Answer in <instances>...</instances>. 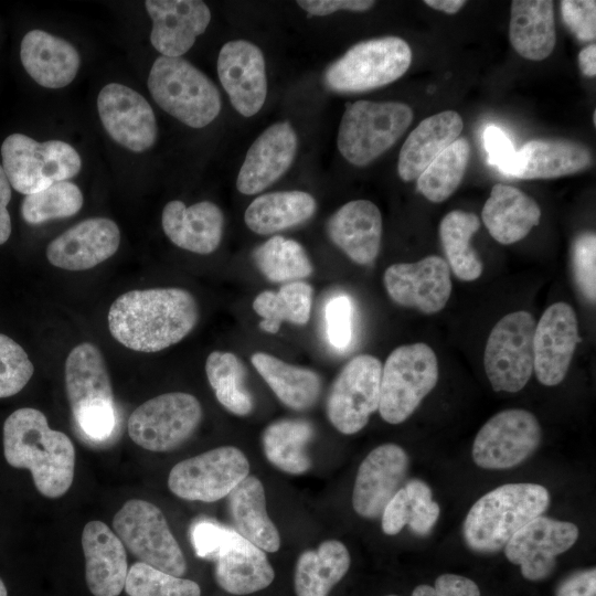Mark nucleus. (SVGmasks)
Returning <instances> with one entry per match:
<instances>
[{
  "label": "nucleus",
  "instance_id": "obj_20",
  "mask_svg": "<svg viewBox=\"0 0 596 596\" xmlns=\"http://www.w3.org/2000/svg\"><path fill=\"white\" fill-rule=\"evenodd\" d=\"M408 467V455L396 444H383L370 451L354 481V511L366 519L381 517L385 505L403 487Z\"/></svg>",
  "mask_w": 596,
  "mask_h": 596
},
{
  "label": "nucleus",
  "instance_id": "obj_10",
  "mask_svg": "<svg viewBox=\"0 0 596 596\" xmlns=\"http://www.w3.org/2000/svg\"><path fill=\"white\" fill-rule=\"evenodd\" d=\"M113 529L139 562L179 577L187 572L183 552L156 504L128 500L115 514Z\"/></svg>",
  "mask_w": 596,
  "mask_h": 596
},
{
  "label": "nucleus",
  "instance_id": "obj_1",
  "mask_svg": "<svg viewBox=\"0 0 596 596\" xmlns=\"http://www.w3.org/2000/svg\"><path fill=\"white\" fill-rule=\"evenodd\" d=\"M107 319L110 334L124 347L158 352L193 330L199 307L193 295L182 288L130 290L111 304Z\"/></svg>",
  "mask_w": 596,
  "mask_h": 596
},
{
  "label": "nucleus",
  "instance_id": "obj_51",
  "mask_svg": "<svg viewBox=\"0 0 596 596\" xmlns=\"http://www.w3.org/2000/svg\"><path fill=\"white\" fill-rule=\"evenodd\" d=\"M561 11L564 23L579 41L596 36V2L594 0H563Z\"/></svg>",
  "mask_w": 596,
  "mask_h": 596
},
{
  "label": "nucleus",
  "instance_id": "obj_47",
  "mask_svg": "<svg viewBox=\"0 0 596 596\" xmlns=\"http://www.w3.org/2000/svg\"><path fill=\"white\" fill-rule=\"evenodd\" d=\"M403 488L408 498L407 525L419 536L429 534L440 513L439 504L432 499L430 487L419 479H411Z\"/></svg>",
  "mask_w": 596,
  "mask_h": 596
},
{
  "label": "nucleus",
  "instance_id": "obj_39",
  "mask_svg": "<svg viewBox=\"0 0 596 596\" xmlns=\"http://www.w3.org/2000/svg\"><path fill=\"white\" fill-rule=\"evenodd\" d=\"M479 227L478 216L461 210L450 211L439 224V238L447 264L456 277L464 281L478 279L483 270L481 260L470 245Z\"/></svg>",
  "mask_w": 596,
  "mask_h": 596
},
{
  "label": "nucleus",
  "instance_id": "obj_48",
  "mask_svg": "<svg viewBox=\"0 0 596 596\" xmlns=\"http://www.w3.org/2000/svg\"><path fill=\"white\" fill-rule=\"evenodd\" d=\"M575 281L590 302L596 299V236L594 232L578 235L572 246Z\"/></svg>",
  "mask_w": 596,
  "mask_h": 596
},
{
  "label": "nucleus",
  "instance_id": "obj_21",
  "mask_svg": "<svg viewBox=\"0 0 596 596\" xmlns=\"http://www.w3.org/2000/svg\"><path fill=\"white\" fill-rule=\"evenodd\" d=\"M217 74L233 107L252 117L267 96L265 60L259 47L245 40L225 43L217 57Z\"/></svg>",
  "mask_w": 596,
  "mask_h": 596
},
{
  "label": "nucleus",
  "instance_id": "obj_26",
  "mask_svg": "<svg viewBox=\"0 0 596 596\" xmlns=\"http://www.w3.org/2000/svg\"><path fill=\"white\" fill-rule=\"evenodd\" d=\"M330 240L354 263L371 264L380 252L382 216L369 200H354L342 205L327 224Z\"/></svg>",
  "mask_w": 596,
  "mask_h": 596
},
{
  "label": "nucleus",
  "instance_id": "obj_40",
  "mask_svg": "<svg viewBox=\"0 0 596 596\" xmlns=\"http://www.w3.org/2000/svg\"><path fill=\"white\" fill-rule=\"evenodd\" d=\"M312 287L302 280L283 285L277 292L265 290L256 296L253 309L263 319L262 330L276 333L283 321L306 324L310 318Z\"/></svg>",
  "mask_w": 596,
  "mask_h": 596
},
{
  "label": "nucleus",
  "instance_id": "obj_43",
  "mask_svg": "<svg viewBox=\"0 0 596 596\" xmlns=\"http://www.w3.org/2000/svg\"><path fill=\"white\" fill-rule=\"evenodd\" d=\"M469 157V142L466 138H458L418 177L417 191L434 203L447 200L459 187Z\"/></svg>",
  "mask_w": 596,
  "mask_h": 596
},
{
  "label": "nucleus",
  "instance_id": "obj_37",
  "mask_svg": "<svg viewBox=\"0 0 596 596\" xmlns=\"http://www.w3.org/2000/svg\"><path fill=\"white\" fill-rule=\"evenodd\" d=\"M351 564L347 546L338 540L322 542L317 551L304 552L296 564L297 596H328L347 574Z\"/></svg>",
  "mask_w": 596,
  "mask_h": 596
},
{
  "label": "nucleus",
  "instance_id": "obj_8",
  "mask_svg": "<svg viewBox=\"0 0 596 596\" xmlns=\"http://www.w3.org/2000/svg\"><path fill=\"white\" fill-rule=\"evenodd\" d=\"M1 157L10 185L25 195L75 177L82 167L81 157L71 145L61 140L38 142L22 134L4 139Z\"/></svg>",
  "mask_w": 596,
  "mask_h": 596
},
{
  "label": "nucleus",
  "instance_id": "obj_25",
  "mask_svg": "<svg viewBox=\"0 0 596 596\" xmlns=\"http://www.w3.org/2000/svg\"><path fill=\"white\" fill-rule=\"evenodd\" d=\"M85 579L94 596H118L128 573L126 547L104 522L92 520L82 532Z\"/></svg>",
  "mask_w": 596,
  "mask_h": 596
},
{
  "label": "nucleus",
  "instance_id": "obj_46",
  "mask_svg": "<svg viewBox=\"0 0 596 596\" xmlns=\"http://www.w3.org/2000/svg\"><path fill=\"white\" fill-rule=\"evenodd\" d=\"M34 366L24 349L0 333V398L19 393L31 380Z\"/></svg>",
  "mask_w": 596,
  "mask_h": 596
},
{
  "label": "nucleus",
  "instance_id": "obj_28",
  "mask_svg": "<svg viewBox=\"0 0 596 596\" xmlns=\"http://www.w3.org/2000/svg\"><path fill=\"white\" fill-rule=\"evenodd\" d=\"M215 579L233 595L262 590L274 581V570L265 551L231 530L216 557Z\"/></svg>",
  "mask_w": 596,
  "mask_h": 596
},
{
  "label": "nucleus",
  "instance_id": "obj_6",
  "mask_svg": "<svg viewBox=\"0 0 596 596\" xmlns=\"http://www.w3.org/2000/svg\"><path fill=\"white\" fill-rule=\"evenodd\" d=\"M413 110L398 102L358 100L347 105L338 149L354 166H366L390 149L413 121Z\"/></svg>",
  "mask_w": 596,
  "mask_h": 596
},
{
  "label": "nucleus",
  "instance_id": "obj_45",
  "mask_svg": "<svg viewBox=\"0 0 596 596\" xmlns=\"http://www.w3.org/2000/svg\"><path fill=\"white\" fill-rule=\"evenodd\" d=\"M128 596H200V586L142 562L128 568L124 587Z\"/></svg>",
  "mask_w": 596,
  "mask_h": 596
},
{
  "label": "nucleus",
  "instance_id": "obj_23",
  "mask_svg": "<svg viewBox=\"0 0 596 596\" xmlns=\"http://www.w3.org/2000/svg\"><path fill=\"white\" fill-rule=\"evenodd\" d=\"M145 7L152 20L150 42L162 56L187 53L211 20L210 9L199 0H148Z\"/></svg>",
  "mask_w": 596,
  "mask_h": 596
},
{
  "label": "nucleus",
  "instance_id": "obj_44",
  "mask_svg": "<svg viewBox=\"0 0 596 596\" xmlns=\"http://www.w3.org/2000/svg\"><path fill=\"white\" fill-rule=\"evenodd\" d=\"M83 202V194L76 184L60 181L26 195L21 204V214L26 223L36 225L75 215L82 209Z\"/></svg>",
  "mask_w": 596,
  "mask_h": 596
},
{
  "label": "nucleus",
  "instance_id": "obj_62",
  "mask_svg": "<svg viewBox=\"0 0 596 596\" xmlns=\"http://www.w3.org/2000/svg\"><path fill=\"white\" fill-rule=\"evenodd\" d=\"M386 596H396V595H386Z\"/></svg>",
  "mask_w": 596,
  "mask_h": 596
},
{
  "label": "nucleus",
  "instance_id": "obj_49",
  "mask_svg": "<svg viewBox=\"0 0 596 596\" xmlns=\"http://www.w3.org/2000/svg\"><path fill=\"white\" fill-rule=\"evenodd\" d=\"M353 307L351 300L340 295L326 306L324 318L329 342L336 349H345L352 339Z\"/></svg>",
  "mask_w": 596,
  "mask_h": 596
},
{
  "label": "nucleus",
  "instance_id": "obj_12",
  "mask_svg": "<svg viewBox=\"0 0 596 596\" xmlns=\"http://www.w3.org/2000/svg\"><path fill=\"white\" fill-rule=\"evenodd\" d=\"M535 320L528 311L502 317L492 328L485 347V371L496 392L517 393L533 372Z\"/></svg>",
  "mask_w": 596,
  "mask_h": 596
},
{
  "label": "nucleus",
  "instance_id": "obj_30",
  "mask_svg": "<svg viewBox=\"0 0 596 596\" xmlns=\"http://www.w3.org/2000/svg\"><path fill=\"white\" fill-rule=\"evenodd\" d=\"M464 123L454 110L422 120L401 148L397 171L403 181L417 180L424 170L459 138Z\"/></svg>",
  "mask_w": 596,
  "mask_h": 596
},
{
  "label": "nucleus",
  "instance_id": "obj_34",
  "mask_svg": "<svg viewBox=\"0 0 596 596\" xmlns=\"http://www.w3.org/2000/svg\"><path fill=\"white\" fill-rule=\"evenodd\" d=\"M227 497L234 530L263 551L277 552L280 536L267 514L262 481L255 476H247Z\"/></svg>",
  "mask_w": 596,
  "mask_h": 596
},
{
  "label": "nucleus",
  "instance_id": "obj_55",
  "mask_svg": "<svg viewBox=\"0 0 596 596\" xmlns=\"http://www.w3.org/2000/svg\"><path fill=\"white\" fill-rule=\"evenodd\" d=\"M555 596H596V568L573 572L556 587Z\"/></svg>",
  "mask_w": 596,
  "mask_h": 596
},
{
  "label": "nucleus",
  "instance_id": "obj_50",
  "mask_svg": "<svg viewBox=\"0 0 596 596\" xmlns=\"http://www.w3.org/2000/svg\"><path fill=\"white\" fill-rule=\"evenodd\" d=\"M231 530L212 519L195 520L190 528V539L196 556L215 561Z\"/></svg>",
  "mask_w": 596,
  "mask_h": 596
},
{
  "label": "nucleus",
  "instance_id": "obj_36",
  "mask_svg": "<svg viewBox=\"0 0 596 596\" xmlns=\"http://www.w3.org/2000/svg\"><path fill=\"white\" fill-rule=\"evenodd\" d=\"M316 201L304 191L270 192L257 196L247 206L244 221L256 234L269 235L309 220L316 212Z\"/></svg>",
  "mask_w": 596,
  "mask_h": 596
},
{
  "label": "nucleus",
  "instance_id": "obj_17",
  "mask_svg": "<svg viewBox=\"0 0 596 596\" xmlns=\"http://www.w3.org/2000/svg\"><path fill=\"white\" fill-rule=\"evenodd\" d=\"M383 281L394 302L427 315L440 311L451 294L450 268L436 255L416 263L393 264L386 268Z\"/></svg>",
  "mask_w": 596,
  "mask_h": 596
},
{
  "label": "nucleus",
  "instance_id": "obj_3",
  "mask_svg": "<svg viewBox=\"0 0 596 596\" xmlns=\"http://www.w3.org/2000/svg\"><path fill=\"white\" fill-rule=\"evenodd\" d=\"M549 505L550 493L541 485H502L472 504L464 522V540L473 552H498Z\"/></svg>",
  "mask_w": 596,
  "mask_h": 596
},
{
  "label": "nucleus",
  "instance_id": "obj_54",
  "mask_svg": "<svg viewBox=\"0 0 596 596\" xmlns=\"http://www.w3.org/2000/svg\"><path fill=\"white\" fill-rule=\"evenodd\" d=\"M408 498L402 487L382 512V530L387 535L400 533L408 522Z\"/></svg>",
  "mask_w": 596,
  "mask_h": 596
},
{
  "label": "nucleus",
  "instance_id": "obj_61",
  "mask_svg": "<svg viewBox=\"0 0 596 596\" xmlns=\"http://www.w3.org/2000/svg\"><path fill=\"white\" fill-rule=\"evenodd\" d=\"M596 123V111H594V124Z\"/></svg>",
  "mask_w": 596,
  "mask_h": 596
},
{
  "label": "nucleus",
  "instance_id": "obj_38",
  "mask_svg": "<svg viewBox=\"0 0 596 596\" xmlns=\"http://www.w3.org/2000/svg\"><path fill=\"white\" fill-rule=\"evenodd\" d=\"M312 437L313 427L305 419L274 422L263 432L264 454L279 470L291 475L304 473L311 467L307 445Z\"/></svg>",
  "mask_w": 596,
  "mask_h": 596
},
{
  "label": "nucleus",
  "instance_id": "obj_22",
  "mask_svg": "<svg viewBox=\"0 0 596 596\" xmlns=\"http://www.w3.org/2000/svg\"><path fill=\"white\" fill-rule=\"evenodd\" d=\"M120 231L106 217H92L70 227L46 247V258L55 267L86 270L111 257L118 249Z\"/></svg>",
  "mask_w": 596,
  "mask_h": 596
},
{
  "label": "nucleus",
  "instance_id": "obj_2",
  "mask_svg": "<svg viewBox=\"0 0 596 596\" xmlns=\"http://www.w3.org/2000/svg\"><path fill=\"white\" fill-rule=\"evenodd\" d=\"M7 462L28 469L38 491L50 499L64 496L75 471V448L67 435L52 429L45 415L32 407L11 413L3 423Z\"/></svg>",
  "mask_w": 596,
  "mask_h": 596
},
{
  "label": "nucleus",
  "instance_id": "obj_59",
  "mask_svg": "<svg viewBox=\"0 0 596 596\" xmlns=\"http://www.w3.org/2000/svg\"><path fill=\"white\" fill-rule=\"evenodd\" d=\"M428 7L449 14L458 12L465 4L464 0H425Z\"/></svg>",
  "mask_w": 596,
  "mask_h": 596
},
{
  "label": "nucleus",
  "instance_id": "obj_32",
  "mask_svg": "<svg viewBox=\"0 0 596 596\" xmlns=\"http://www.w3.org/2000/svg\"><path fill=\"white\" fill-rule=\"evenodd\" d=\"M482 221L490 235L509 245L524 238L540 223L538 203L518 188L498 183L482 209Z\"/></svg>",
  "mask_w": 596,
  "mask_h": 596
},
{
  "label": "nucleus",
  "instance_id": "obj_31",
  "mask_svg": "<svg viewBox=\"0 0 596 596\" xmlns=\"http://www.w3.org/2000/svg\"><path fill=\"white\" fill-rule=\"evenodd\" d=\"M589 149L563 139L530 140L517 151L511 177L519 179H551L586 170L592 164Z\"/></svg>",
  "mask_w": 596,
  "mask_h": 596
},
{
  "label": "nucleus",
  "instance_id": "obj_19",
  "mask_svg": "<svg viewBox=\"0 0 596 596\" xmlns=\"http://www.w3.org/2000/svg\"><path fill=\"white\" fill-rule=\"evenodd\" d=\"M581 341L574 309L562 301L547 307L533 337V371L538 381L546 386L560 384Z\"/></svg>",
  "mask_w": 596,
  "mask_h": 596
},
{
  "label": "nucleus",
  "instance_id": "obj_56",
  "mask_svg": "<svg viewBox=\"0 0 596 596\" xmlns=\"http://www.w3.org/2000/svg\"><path fill=\"white\" fill-rule=\"evenodd\" d=\"M370 0H299L297 4L313 15H328L339 10L366 11L374 6Z\"/></svg>",
  "mask_w": 596,
  "mask_h": 596
},
{
  "label": "nucleus",
  "instance_id": "obj_41",
  "mask_svg": "<svg viewBox=\"0 0 596 596\" xmlns=\"http://www.w3.org/2000/svg\"><path fill=\"white\" fill-rule=\"evenodd\" d=\"M207 381L219 403L232 414L248 415L253 409L252 395L244 389L246 370L232 352L213 351L205 362Z\"/></svg>",
  "mask_w": 596,
  "mask_h": 596
},
{
  "label": "nucleus",
  "instance_id": "obj_53",
  "mask_svg": "<svg viewBox=\"0 0 596 596\" xmlns=\"http://www.w3.org/2000/svg\"><path fill=\"white\" fill-rule=\"evenodd\" d=\"M412 596H480L478 585L470 578L458 574H441L435 585H418Z\"/></svg>",
  "mask_w": 596,
  "mask_h": 596
},
{
  "label": "nucleus",
  "instance_id": "obj_18",
  "mask_svg": "<svg viewBox=\"0 0 596 596\" xmlns=\"http://www.w3.org/2000/svg\"><path fill=\"white\" fill-rule=\"evenodd\" d=\"M97 109L108 135L123 147L142 152L153 146L157 123L142 95L128 86L107 84L97 97Z\"/></svg>",
  "mask_w": 596,
  "mask_h": 596
},
{
  "label": "nucleus",
  "instance_id": "obj_24",
  "mask_svg": "<svg viewBox=\"0 0 596 596\" xmlns=\"http://www.w3.org/2000/svg\"><path fill=\"white\" fill-rule=\"evenodd\" d=\"M297 152V135L288 121L268 127L253 142L240 169L236 187L246 195L262 192L291 166Z\"/></svg>",
  "mask_w": 596,
  "mask_h": 596
},
{
  "label": "nucleus",
  "instance_id": "obj_29",
  "mask_svg": "<svg viewBox=\"0 0 596 596\" xmlns=\"http://www.w3.org/2000/svg\"><path fill=\"white\" fill-rule=\"evenodd\" d=\"M20 56L26 73L47 88L68 85L81 64L79 54L70 42L42 30L29 31L23 36Z\"/></svg>",
  "mask_w": 596,
  "mask_h": 596
},
{
  "label": "nucleus",
  "instance_id": "obj_27",
  "mask_svg": "<svg viewBox=\"0 0 596 596\" xmlns=\"http://www.w3.org/2000/svg\"><path fill=\"white\" fill-rule=\"evenodd\" d=\"M223 227L224 215L210 201L185 206L183 202L173 200L162 211L164 234L175 246L192 253H213L221 243Z\"/></svg>",
  "mask_w": 596,
  "mask_h": 596
},
{
  "label": "nucleus",
  "instance_id": "obj_5",
  "mask_svg": "<svg viewBox=\"0 0 596 596\" xmlns=\"http://www.w3.org/2000/svg\"><path fill=\"white\" fill-rule=\"evenodd\" d=\"M148 88L160 108L192 128L205 127L221 110L215 84L182 57L159 56L151 66Z\"/></svg>",
  "mask_w": 596,
  "mask_h": 596
},
{
  "label": "nucleus",
  "instance_id": "obj_33",
  "mask_svg": "<svg viewBox=\"0 0 596 596\" xmlns=\"http://www.w3.org/2000/svg\"><path fill=\"white\" fill-rule=\"evenodd\" d=\"M509 38L517 53L526 60L542 61L550 56L556 43L554 2L512 1Z\"/></svg>",
  "mask_w": 596,
  "mask_h": 596
},
{
  "label": "nucleus",
  "instance_id": "obj_11",
  "mask_svg": "<svg viewBox=\"0 0 596 596\" xmlns=\"http://www.w3.org/2000/svg\"><path fill=\"white\" fill-rule=\"evenodd\" d=\"M199 400L189 393L158 395L139 405L128 418V434L141 448L170 451L187 441L201 423Z\"/></svg>",
  "mask_w": 596,
  "mask_h": 596
},
{
  "label": "nucleus",
  "instance_id": "obj_15",
  "mask_svg": "<svg viewBox=\"0 0 596 596\" xmlns=\"http://www.w3.org/2000/svg\"><path fill=\"white\" fill-rule=\"evenodd\" d=\"M382 364L370 354L351 359L333 381L327 398L330 423L342 434L360 432L379 409Z\"/></svg>",
  "mask_w": 596,
  "mask_h": 596
},
{
  "label": "nucleus",
  "instance_id": "obj_35",
  "mask_svg": "<svg viewBox=\"0 0 596 596\" xmlns=\"http://www.w3.org/2000/svg\"><path fill=\"white\" fill-rule=\"evenodd\" d=\"M251 362L275 395L295 411L312 407L321 393V379L312 370L296 366L280 359L256 352Z\"/></svg>",
  "mask_w": 596,
  "mask_h": 596
},
{
  "label": "nucleus",
  "instance_id": "obj_16",
  "mask_svg": "<svg viewBox=\"0 0 596 596\" xmlns=\"http://www.w3.org/2000/svg\"><path fill=\"white\" fill-rule=\"evenodd\" d=\"M578 534L577 525L572 522L540 515L509 540L504 554L520 567L525 579L540 582L552 575L556 557L576 543Z\"/></svg>",
  "mask_w": 596,
  "mask_h": 596
},
{
  "label": "nucleus",
  "instance_id": "obj_14",
  "mask_svg": "<svg viewBox=\"0 0 596 596\" xmlns=\"http://www.w3.org/2000/svg\"><path fill=\"white\" fill-rule=\"evenodd\" d=\"M542 429L529 411L509 408L493 415L477 433L472 459L483 469L503 470L525 461L540 446Z\"/></svg>",
  "mask_w": 596,
  "mask_h": 596
},
{
  "label": "nucleus",
  "instance_id": "obj_60",
  "mask_svg": "<svg viewBox=\"0 0 596 596\" xmlns=\"http://www.w3.org/2000/svg\"><path fill=\"white\" fill-rule=\"evenodd\" d=\"M0 596H8L7 587L1 578H0Z\"/></svg>",
  "mask_w": 596,
  "mask_h": 596
},
{
  "label": "nucleus",
  "instance_id": "obj_58",
  "mask_svg": "<svg viewBox=\"0 0 596 596\" xmlns=\"http://www.w3.org/2000/svg\"><path fill=\"white\" fill-rule=\"evenodd\" d=\"M578 65L582 73L588 77L596 75V45L584 47L578 54Z\"/></svg>",
  "mask_w": 596,
  "mask_h": 596
},
{
  "label": "nucleus",
  "instance_id": "obj_9",
  "mask_svg": "<svg viewBox=\"0 0 596 596\" xmlns=\"http://www.w3.org/2000/svg\"><path fill=\"white\" fill-rule=\"evenodd\" d=\"M412 51L397 36L362 41L324 72L326 85L339 93H359L387 85L408 70Z\"/></svg>",
  "mask_w": 596,
  "mask_h": 596
},
{
  "label": "nucleus",
  "instance_id": "obj_4",
  "mask_svg": "<svg viewBox=\"0 0 596 596\" xmlns=\"http://www.w3.org/2000/svg\"><path fill=\"white\" fill-rule=\"evenodd\" d=\"M65 390L82 433L96 441L109 438L116 427V406L104 356L93 343H79L68 353Z\"/></svg>",
  "mask_w": 596,
  "mask_h": 596
},
{
  "label": "nucleus",
  "instance_id": "obj_57",
  "mask_svg": "<svg viewBox=\"0 0 596 596\" xmlns=\"http://www.w3.org/2000/svg\"><path fill=\"white\" fill-rule=\"evenodd\" d=\"M11 199V185L0 164V245L6 243L11 234V219L7 206Z\"/></svg>",
  "mask_w": 596,
  "mask_h": 596
},
{
  "label": "nucleus",
  "instance_id": "obj_7",
  "mask_svg": "<svg viewBox=\"0 0 596 596\" xmlns=\"http://www.w3.org/2000/svg\"><path fill=\"white\" fill-rule=\"evenodd\" d=\"M434 350L423 342L394 349L382 366L379 412L390 424H401L418 407L438 381Z\"/></svg>",
  "mask_w": 596,
  "mask_h": 596
},
{
  "label": "nucleus",
  "instance_id": "obj_13",
  "mask_svg": "<svg viewBox=\"0 0 596 596\" xmlns=\"http://www.w3.org/2000/svg\"><path fill=\"white\" fill-rule=\"evenodd\" d=\"M248 472L245 454L237 447L222 446L174 465L168 487L183 500L214 502L227 497Z\"/></svg>",
  "mask_w": 596,
  "mask_h": 596
},
{
  "label": "nucleus",
  "instance_id": "obj_42",
  "mask_svg": "<svg viewBox=\"0 0 596 596\" xmlns=\"http://www.w3.org/2000/svg\"><path fill=\"white\" fill-rule=\"evenodd\" d=\"M259 272L273 283H291L309 277L313 266L302 245L275 235L253 252Z\"/></svg>",
  "mask_w": 596,
  "mask_h": 596
},
{
  "label": "nucleus",
  "instance_id": "obj_52",
  "mask_svg": "<svg viewBox=\"0 0 596 596\" xmlns=\"http://www.w3.org/2000/svg\"><path fill=\"white\" fill-rule=\"evenodd\" d=\"M482 138L488 163L497 167L502 174L511 177L517 150L509 136L498 126L490 125L486 127Z\"/></svg>",
  "mask_w": 596,
  "mask_h": 596
}]
</instances>
